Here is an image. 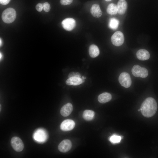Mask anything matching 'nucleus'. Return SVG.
Returning a JSON list of instances; mask_svg holds the SVG:
<instances>
[{
	"label": "nucleus",
	"mask_w": 158,
	"mask_h": 158,
	"mask_svg": "<svg viewBox=\"0 0 158 158\" xmlns=\"http://www.w3.org/2000/svg\"><path fill=\"white\" fill-rule=\"evenodd\" d=\"M157 104L155 100L149 97L146 99L142 103L140 108L142 115L146 117H150L154 115L157 109Z\"/></svg>",
	"instance_id": "1"
},
{
	"label": "nucleus",
	"mask_w": 158,
	"mask_h": 158,
	"mask_svg": "<svg viewBox=\"0 0 158 158\" xmlns=\"http://www.w3.org/2000/svg\"><path fill=\"white\" fill-rule=\"evenodd\" d=\"M16 13L15 10L12 8H9L3 12L1 18L3 21L6 23L13 22L16 19Z\"/></svg>",
	"instance_id": "2"
},
{
	"label": "nucleus",
	"mask_w": 158,
	"mask_h": 158,
	"mask_svg": "<svg viewBox=\"0 0 158 158\" xmlns=\"http://www.w3.org/2000/svg\"><path fill=\"white\" fill-rule=\"evenodd\" d=\"M124 40V36L121 32H115L111 37V41L112 44L116 46H119L123 43Z\"/></svg>",
	"instance_id": "3"
},
{
	"label": "nucleus",
	"mask_w": 158,
	"mask_h": 158,
	"mask_svg": "<svg viewBox=\"0 0 158 158\" xmlns=\"http://www.w3.org/2000/svg\"><path fill=\"white\" fill-rule=\"evenodd\" d=\"M118 81L121 85L125 88H128L131 84V80L129 74L127 72H123L120 75Z\"/></svg>",
	"instance_id": "4"
},
{
	"label": "nucleus",
	"mask_w": 158,
	"mask_h": 158,
	"mask_svg": "<svg viewBox=\"0 0 158 158\" xmlns=\"http://www.w3.org/2000/svg\"><path fill=\"white\" fill-rule=\"evenodd\" d=\"M11 143L13 148L16 152H21L24 148V145L23 141L18 137H13L11 140Z\"/></svg>",
	"instance_id": "5"
},
{
	"label": "nucleus",
	"mask_w": 158,
	"mask_h": 158,
	"mask_svg": "<svg viewBox=\"0 0 158 158\" xmlns=\"http://www.w3.org/2000/svg\"><path fill=\"white\" fill-rule=\"evenodd\" d=\"M63 28L68 31H71L73 30L76 25V21L72 18H67L64 19L61 22Z\"/></svg>",
	"instance_id": "6"
},
{
	"label": "nucleus",
	"mask_w": 158,
	"mask_h": 158,
	"mask_svg": "<svg viewBox=\"0 0 158 158\" xmlns=\"http://www.w3.org/2000/svg\"><path fill=\"white\" fill-rule=\"evenodd\" d=\"M72 147L71 141L69 140L66 139L62 141L59 144L58 149L62 152H66L69 150Z\"/></svg>",
	"instance_id": "7"
},
{
	"label": "nucleus",
	"mask_w": 158,
	"mask_h": 158,
	"mask_svg": "<svg viewBox=\"0 0 158 158\" xmlns=\"http://www.w3.org/2000/svg\"><path fill=\"white\" fill-rule=\"evenodd\" d=\"M75 126V122L71 119H66L63 121L60 125L61 129L64 131L72 130Z\"/></svg>",
	"instance_id": "8"
},
{
	"label": "nucleus",
	"mask_w": 158,
	"mask_h": 158,
	"mask_svg": "<svg viewBox=\"0 0 158 158\" xmlns=\"http://www.w3.org/2000/svg\"><path fill=\"white\" fill-rule=\"evenodd\" d=\"M47 135L45 132L42 129H38L34 134V139L39 142L45 141L47 138Z\"/></svg>",
	"instance_id": "9"
},
{
	"label": "nucleus",
	"mask_w": 158,
	"mask_h": 158,
	"mask_svg": "<svg viewBox=\"0 0 158 158\" xmlns=\"http://www.w3.org/2000/svg\"><path fill=\"white\" fill-rule=\"evenodd\" d=\"M73 110V107L72 104L68 103L62 107L60 110V113L63 116H67L71 113Z\"/></svg>",
	"instance_id": "10"
},
{
	"label": "nucleus",
	"mask_w": 158,
	"mask_h": 158,
	"mask_svg": "<svg viewBox=\"0 0 158 158\" xmlns=\"http://www.w3.org/2000/svg\"><path fill=\"white\" fill-rule=\"evenodd\" d=\"M136 54L137 58L140 60H146L150 57L149 52L147 50L143 49L139 50L137 51Z\"/></svg>",
	"instance_id": "11"
},
{
	"label": "nucleus",
	"mask_w": 158,
	"mask_h": 158,
	"mask_svg": "<svg viewBox=\"0 0 158 158\" xmlns=\"http://www.w3.org/2000/svg\"><path fill=\"white\" fill-rule=\"evenodd\" d=\"M90 11L92 15L95 18H99L102 14V12L100 6L97 4H95L92 5Z\"/></svg>",
	"instance_id": "12"
},
{
	"label": "nucleus",
	"mask_w": 158,
	"mask_h": 158,
	"mask_svg": "<svg viewBox=\"0 0 158 158\" xmlns=\"http://www.w3.org/2000/svg\"><path fill=\"white\" fill-rule=\"evenodd\" d=\"M118 13L120 14H124L126 12L127 4L125 0H119L117 4Z\"/></svg>",
	"instance_id": "13"
},
{
	"label": "nucleus",
	"mask_w": 158,
	"mask_h": 158,
	"mask_svg": "<svg viewBox=\"0 0 158 158\" xmlns=\"http://www.w3.org/2000/svg\"><path fill=\"white\" fill-rule=\"evenodd\" d=\"M112 96L108 92H104L99 95L98 97V101L101 103H104L110 101Z\"/></svg>",
	"instance_id": "14"
},
{
	"label": "nucleus",
	"mask_w": 158,
	"mask_h": 158,
	"mask_svg": "<svg viewBox=\"0 0 158 158\" xmlns=\"http://www.w3.org/2000/svg\"><path fill=\"white\" fill-rule=\"evenodd\" d=\"M66 84L68 85H77L83 83L81 78L73 77L69 78L66 81Z\"/></svg>",
	"instance_id": "15"
},
{
	"label": "nucleus",
	"mask_w": 158,
	"mask_h": 158,
	"mask_svg": "<svg viewBox=\"0 0 158 158\" xmlns=\"http://www.w3.org/2000/svg\"><path fill=\"white\" fill-rule=\"evenodd\" d=\"M89 51L90 56L92 58L97 57L99 54V48L95 44H92L90 46Z\"/></svg>",
	"instance_id": "16"
},
{
	"label": "nucleus",
	"mask_w": 158,
	"mask_h": 158,
	"mask_svg": "<svg viewBox=\"0 0 158 158\" xmlns=\"http://www.w3.org/2000/svg\"><path fill=\"white\" fill-rule=\"evenodd\" d=\"M107 11L108 14L111 15L116 14L118 12L117 6L113 3L110 4L107 7Z\"/></svg>",
	"instance_id": "17"
},
{
	"label": "nucleus",
	"mask_w": 158,
	"mask_h": 158,
	"mask_svg": "<svg viewBox=\"0 0 158 158\" xmlns=\"http://www.w3.org/2000/svg\"><path fill=\"white\" fill-rule=\"evenodd\" d=\"M95 113L94 111L89 110H86L84 111L83 114V117L86 120L91 121L94 117Z\"/></svg>",
	"instance_id": "18"
},
{
	"label": "nucleus",
	"mask_w": 158,
	"mask_h": 158,
	"mask_svg": "<svg viewBox=\"0 0 158 158\" xmlns=\"http://www.w3.org/2000/svg\"><path fill=\"white\" fill-rule=\"evenodd\" d=\"M119 20L115 18H111L109 21V28L113 30H116L118 26Z\"/></svg>",
	"instance_id": "19"
},
{
	"label": "nucleus",
	"mask_w": 158,
	"mask_h": 158,
	"mask_svg": "<svg viewBox=\"0 0 158 158\" xmlns=\"http://www.w3.org/2000/svg\"><path fill=\"white\" fill-rule=\"evenodd\" d=\"M142 67L139 65H134L132 69L131 72L133 75L136 77H139L141 71Z\"/></svg>",
	"instance_id": "20"
},
{
	"label": "nucleus",
	"mask_w": 158,
	"mask_h": 158,
	"mask_svg": "<svg viewBox=\"0 0 158 158\" xmlns=\"http://www.w3.org/2000/svg\"><path fill=\"white\" fill-rule=\"evenodd\" d=\"M121 139V136L114 135L110 137L109 140L112 143H116L119 142Z\"/></svg>",
	"instance_id": "21"
},
{
	"label": "nucleus",
	"mask_w": 158,
	"mask_h": 158,
	"mask_svg": "<svg viewBox=\"0 0 158 158\" xmlns=\"http://www.w3.org/2000/svg\"><path fill=\"white\" fill-rule=\"evenodd\" d=\"M148 74V71L147 69L144 67H142L139 77L142 78H145L147 76Z\"/></svg>",
	"instance_id": "22"
},
{
	"label": "nucleus",
	"mask_w": 158,
	"mask_h": 158,
	"mask_svg": "<svg viewBox=\"0 0 158 158\" xmlns=\"http://www.w3.org/2000/svg\"><path fill=\"white\" fill-rule=\"evenodd\" d=\"M50 9V4L47 2H45L43 4V9L46 12H49Z\"/></svg>",
	"instance_id": "23"
},
{
	"label": "nucleus",
	"mask_w": 158,
	"mask_h": 158,
	"mask_svg": "<svg viewBox=\"0 0 158 158\" xmlns=\"http://www.w3.org/2000/svg\"><path fill=\"white\" fill-rule=\"evenodd\" d=\"M73 0H60L61 4L63 5H66L71 4Z\"/></svg>",
	"instance_id": "24"
},
{
	"label": "nucleus",
	"mask_w": 158,
	"mask_h": 158,
	"mask_svg": "<svg viewBox=\"0 0 158 158\" xmlns=\"http://www.w3.org/2000/svg\"><path fill=\"white\" fill-rule=\"evenodd\" d=\"M36 9L39 12H41L43 9V4L38 3L36 6Z\"/></svg>",
	"instance_id": "25"
},
{
	"label": "nucleus",
	"mask_w": 158,
	"mask_h": 158,
	"mask_svg": "<svg viewBox=\"0 0 158 158\" xmlns=\"http://www.w3.org/2000/svg\"><path fill=\"white\" fill-rule=\"evenodd\" d=\"M10 0H0V3L3 5H6L8 4L10 2Z\"/></svg>",
	"instance_id": "26"
},
{
	"label": "nucleus",
	"mask_w": 158,
	"mask_h": 158,
	"mask_svg": "<svg viewBox=\"0 0 158 158\" xmlns=\"http://www.w3.org/2000/svg\"><path fill=\"white\" fill-rule=\"evenodd\" d=\"M75 73L74 72H71L68 75V77L70 78L71 77H74Z\"/></svg>",
	"instance_id": "27"
},
{
	"label": "nucleus",
	"mask_w": 158,
	"mask_h": 158,
	"mask_svg": "<svg viewBox=\"0 0 158 158\" xmlns=\"http://www.w3.org/2000/svg\"><path fill=\"white\" fill-rule=\"evenodd\" d=\"M74 77L78 78H81V75L78 72H76L75 73Z\"/></svg>",
	"instance_id": "28"
},
{
	"label": "nucleus",
	"mask_w": 158,
	"mask_h": 158,
	"mask_svg": "<svg viewBox=\"0 0 158 158\" xmlns=\"http://www.w3.org/2000/svg\"><path fill=\"white\" fill-rule=\"evenodd\" d=\"M0 46H1V43H2V41H1V38H0Z\"/></svg>",
	"instance_id": "29"
},
{
	"label": "nucleus",
	"mask_w": 158,
	"mask_h": 158,
	"mask_svg": "<svg viewBox=\"0 0 158 158\" xmlns=\"http://www.w3.org/2000/svg\"><path fill=\"white\" fill-rule=\"evenodd\" d=\"M0 59H1V58L2 57V54H1V53H0Z\"/></svg>",
	"instance_id": "30"
},
{
	"label": "nucleus",
	"mask_w": 158,
	"mask_h": 158,
	"mask_svg": "<svg viewBox=\"0 0 158 158\" xmlns=\"http://www.w3.org/2000/svg\"><path fill=\"white\" fill-rule=\"evenodd\" d=\"M106 1H111V0H105Z\"/></svg>",
	"instance_id": "31"
},
{
	"label": "nucleus",
	"mask_w": 158,
	"mask_h": 158,
	"mask_svg": "<svg viewBox=\"0 0 158 158\" xmlns=\"http://www.w3.org/2000/svg\"><path fill=\"white\" fill-rule=\"evenodd\" d=\"M138 111H140V109H138Z\"/></svg>",
	"instance_id": "32"
},
{
	"label": "nucleus",
	"mask_w": 158,
	"mask_h": 158,
	"mask_svg": "<svg viewBox=\"0 0 158 158\" xmlns=\"http://www.w3.org/2000/svg\"><path fill=\"white\" fill-rule=\"evenodd\" d=\"M0 111L1 110V105L0 104Z\"/></svg>",
	"instance_id": "33"
}]
</instances>
